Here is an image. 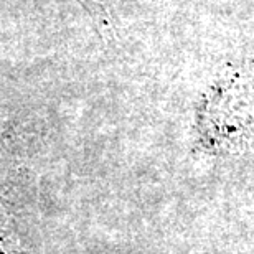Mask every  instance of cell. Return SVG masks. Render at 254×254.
<instances>
[{"instance_id":"1","label":"cell","mask_w":254,"mask_h":254,"mask_svg":"<svg viewBox=\"0 0 254 254\" xmlns=\"http://www.w3.org/2000/svg\"><path fill=\"white\" fill-rule=\"evenodd\" d=\"M201 132L215 150H238L254 139V83L243 76L215 86L201 111Z\"/></svg>"}]
</instances>
